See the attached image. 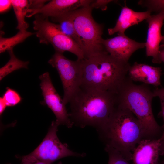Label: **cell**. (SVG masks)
Here are the masks:
<instances>
[{
	"instance_id": "6da1fadb",
	"label": "cell",
	"mask_w": 164,
	"mask_h": 164,
	"mask_svg": "<svg viewBox=\"0 0 164 164\" xmlns=\"http://www.w3.org/2000/svg\"><path fill=\"white\" fill-rule=\"evenodd\" d=\"M70 118L77 126L98 131L107 123L118 104L117 95L81 87L70 101Z\"/></svg>"
},
{
	"instance_id": "7a4b0ae2",
	"label": "cell",
	"mask_w": 164,
	"mask_h": 164,
	"mask_svg": "<svg viewBox=\"0 0 164 164\" xmlns=\"http://www.w3.org/2000/svg\"><path fill=\"white\" fill-rule=\"evenodd\" d=\"M81 87L108 91L117 95L127 77L131 65L118 59L106 50L80 60Z\"/></svg>"
},
{
	"instance_id": "3957f363",
	"label": "cell",
	"mask_w": 164,
	"mask_h": 164,
	"mask_svg": "<svg viewBox=\"0 0 164 164\" xmlns=\"http://www.w3.org/2000/svg\"><path fill=\"white\" fill-rule=\"evenodd\" d=\"M97 131L105 146L116 149L128 161L132 160V152L144 138L136 117L128 108L118 104L107 123Z\"/></svg>"
},
{
	"instance_id": "277c9868",
	"label": "cell",
	"mask_w": 164,
	"mask_h": 164,
	"mask_svg": "<svg viewBox=\"0 0 164 164\" xmlns=\"http://www.w3.org/2000/svg\"><path fill=\"white\" fill-rule=\"evenodd\" d=\"M146 84H136L128 76L117 94L118 104L128 108L136 117L142 126L144 138L158 139L162 128L152 112L153 91Z\"/></svg>"
},
{
	"instance_id": "5b68a950",
	"label": "cell",
	"mask_w": 164,
	"mask_h": 164,
	"mask_svg": "<svg viewBox=\"0 0 164 164\" xmlns=\"http://www.w3.org/2000/svg\"><path fill=\"white\" fill-rule=\"evenodd\" d=\"M91 4L64 14L72 22L82 42L84 58L105 50L102 44L103 27L92 17Z\"/></svg>"
},
{
	"instance_id": "8992f818",
	"label": "cell",
	"mask_w": 164,
	"mask_h": 164,
	"mask_svg": "<svg viewBox=\"0 0 164 164\" xmlns=\"http://www.w3.org/2000/svg\"><path fill=\"white\" fill-rule=\"evenodd\" d=\"M33 28L40 43L50 44L55 51L63 53L68 51L75 55L78 60L84 58L83 52L72 39L63 33L56 23L50 22L48 17L40 14L35 15Z\"/></svg>"
},
{
	"instance_id": "52a82bcc",
	"label": "cell",
	"mask_w": 164,
	"mask_h": 164,
	"mask_svg": "<svg viewBox=\"0 0 164 164\" xmlns=\"http://www.w3.org/2000/svg\"><path fill=\"white\" fill-rule=\"evenodd\" d=\"M48 63L58 73L64 91L63 103L66 105L69 103L81 86L82 74L80 60H71L63 53L55 51Z\"/></svg>"
},
{
	"instance_id": "ba28073f",
	"label": "cell",
	"mask_w": 164,
	"mask_h": 164,
	"mask_svg": "<svg viewBox=\"0 0 164 164\" xmlns=\"http://www.w3.org/2000/svg\"><path fill=\"white\" fill-rule=\"evenodd\" d=\"M59 125L56 121H53L42 142L30 154L40 161L50 164L67 157L85 156V153L74 152L69 149L67 144L60 141L57 135Z\"/></svg>"
},
{
	"instance_id": "9c48e42d",
	"label": "cell",
	"mask_w": 164,
	"mask_h": 164,
	"mask_svg": "<svg viewBox=\"0 0 164 164\" xmlns=\"http://www.w3.org/2000/svg\"><path fill=\"white\" fill-rule=\"evenodd\" d=\"M40 86L44 100L43 104L46 105L55 115L56 121L59 125L71 128L73 125L62 99L57 92L51 80L49 73L45 72L40 75Z\"/></svg>"
},
{
	"instance_id": "30bf717a",
	"label": "cell",
	"mask_w": 164,
	"mask_h": 164,
	"mask_svg": "<svg viewBox=\"0 0 164 164\" xmlns=\"http://www.w3.org/2000/svg\"><path fill=\"white\" fill-rule=\"evenodd\" d=\"M102 44L105 50L114 57L125 62L128 60L136 51L145 47V43L136 41L125 34H118L114 37L103 39Z\"/></svg>"
},
{
	"instance_id": "8fae6325",
	"label": "cell",
	"mask_w": 164,
	"mask_h": 164,
	"mask_svg": "<svg viewBox=\"0 0 164 164\" xmlns=\"http://www.w3.org/2000/svg\"><path fill=\"white\" fill-rule=\"evenodd\" d=\"M146 20L148 24L145 43L146 55L152 57L153 63H159V53L160 44L162 39L161 29L164 23V11L151 15Z\"/></svg>"
},
{
	"instance_id": "7c38bea8",
	"label": "cell",
	"mask_w": 164,
	"mask_h": 164,
	"mask_svg": "<svg viewBox=\"0 0 164 164\" xmlns=\"http://www.w3.org/2000/svg\"><path fill=\"white\" fill-rule=\"evenodd\" d=\"M94 0H53L42 7L36 10L28 9L26 17H30L36 14L50 18L55 17L67 12L90 5Z\"/></svg>"
},
{
	"instance_id": "4fadbf2b",
	"label": "cell",
	"mask_w": 164,
	"mask_h": 164,
	"mask_svg": "<svg viewBox=\"0 0 164 164\" xmlns=\"http://www.w3.org/2000/svg\"><path fill=\"white\" fill-rule=\"evenodd\" d=\"M161 145L160 138L142 139L133 151L132 160L134 164H159Z\"/></svg>"
},
{
	"instance_id": "5bb4252c",
	"label": "cell",
	"mask_w": 164,
	"mask_h": 164,
	"mask_svg": "<svg viewBox=\"0 0 164 164\" xmlns=\"http://www.w3.org/2000/svg\"><path fill=\"white\" fill-rule=\"evenodd\" d=\"M161 67L135 62L131 65L128 75L132 81H138L157 87L161 85Z\"/></svg>"
},
{
	"instance_id": "9a60e30c",
	"label": "cell",
	"mask_w": 164,
	"mask_h": 164,
	"mask_svg": "<svg viewBox=\"0 0 164 164\" xmlns=\"http://www.w3.org/2000/svg\"><path fill=\"white\" fill-rule=\"evenodd\" d=\"M151 13L147 10L142 12L135 11L125 5L122 9L115 26L108 29V34L110 35L116 33H118V34H124L128 28L146 20L151 15Z\"/></svg>"
},
{
	"instance_id": "2e32d148",
	"label": "cell",
	"mask_w": 164,
	"mask_h": 164,
	"mask_svg": "<svg viewBox=\"0 0 164 164\" xmlns=\"http://www.w3.org/2000/svg\"><path fill=\"white\" fill-rule=\"evenodd\" d=\"M51 18L52 21L57 23L56 24L60 30L75 41L83 52L82 42L77 34L71 20L64 14Z\"/></svg>"
},
{
	"instance_id": "e0dca14e",
	"label": "cell",
	"mask_w": 164,
	"mask_h": 164,
	"mask_svg": "<svg viewBox=\"0 0 164 164\" xmlns=\"http://www.w3.org/2000/svg\"><path fill=\"white\" fill-rule=\"evenodd\" d=\"M11 2L17 22L16 29L19 31L26 30L29 25L25 18L29 9V1L12 0Z\"/></svg>"
},
{
	"instance_id": "ac0fdd59",
	"label": "cell",
	"mask_w": 164,
	"mask_h": 164,
	"mask_svg": "<svg viewBox=\"0 0 164 164\" xmlns=\"http://www.w3.org/2000/svg\"><path fill=\"white\" fill-rule=\"evenodd\" d=\"M35 34L26 31H19L15 35L11 37H3L1 34L0 36V53H4L6 50L13 49L17 44L23 42L30 36Z\"/></svg>"
},
{
	"instance_id": "d6986e66",
	"label": "cell",
	"mask_w": 164,
	"mask_h": 164,
	"mask_svg": "<svg viewBox=\"0 0 164 164\" xmlns=\"http://www.w3.org/2000/svg\"><path fill=\"white\" fill-rule=\"evenodd\" d=\"M10 59L9 61L0 69V80L13 71L22 68H28V61H24L17 58L15 55L13 49L8 51Z\"/></svg>"
},
{
	"instance_id": "ffe728a7",
	"label": "cell",
	"mask_w": 164,
	"mask_h": 164,
	"mask_svg": "<svg viewBox=\"0 0 164 164\" xmlns=\"http://www.w3.org/2000/svg\"><path fill=\"white\" fill-rule=\"evenodd\" d=\"M104 149L109 156L108 164H130L115 149L106 145Z\"/></svg>"
},
{
	"instance_id": "44dd1931",
	"label": "cell",
	"mask_w": 164,
	"mask_h": 164,
	"mask_svg": "<svg viewBox=\"0 0 164 164\" xmlns=\"http://www.w3.org/2000/svg\"><path fill=\"white\" fill-rule=\"evenodd\" d=\"M138 4L142 6L146 7L150 12L158 13L164 11V0H141Z\"/></svg>"
},
{
	"instance_id": "7402d4cb",
	"label": "cell",
	"mask_w": 164,
	"mask_h": 164,
	"mask_svg": "<svg viewBox=\"0 0 164 164\" xmlns=\"http://www.w3.org/2000/svg\"><path fill=\"white\" fill-rule=\"evenodd\" d=\"M6 90L2 97L7 107H12L20 102L21 98L19 94L15 90L9 87Z\"/></svg>"
},
{
	"instance_id": "603a6c76",
	"label": "cell",
	"mask_w": 164,
	"mask_h": 164,
	"mask_svg": "<svg viewBox=\"0 0 164 164\" xmlns=\"http://www.w3.org/2000/svg\"><path fill=\"white\" fill-rule=\"evenodd\" d=\"M154 97H158L160 101L161 109L159 115L162 117L163 120V129L164 130V87L157 88L153 91Z\"/></svg>"
},
{
	"instance_id": "cb8c5ba5",
	"label": "cell",
	"mask_w": 164,
	"mask_h": 164,
	"mask_svg": "<svg viewBox=\"0 0 164 164\" xmlns=\"http://www.w3.org/2000/svg\"><path fill=\"white\" fill-rule=\"evenodd\" d=\"M21 161V164H50L40 161L30 154L20 158ZM56 164H62L60 161Z\"/></svg>"
},
{
	"instance_id": "d4e9b609",
	"label": "cell",
	"mask_w": 164,
	"mask_h": 164,
	"mask_svg": "<svg viewBox=\"0 0 164 164\" xmlns=\"http://www.w3.org/2000/svg\"><path fill=\"white\" fill-rule=\"evenodd\" d=\"M112 1L110 0H94L91 5L93 8H100L102 10H105L107 9V5Z\"/></svg>"
},
{
	"instance_id": "484cf974",
	"label": "cell",
	"mask_w": 164,
	"mask_h": 164,
	"mask_svg": "<svg viewBox=\"0 0 164 164\" xmlns=\"http://www.w3.org/2000/svg\"><path fill=\"white\" fill-rule=\"evenodd\" d=\"M48 1L45 0H29V9L36 10L41 8Z\"/></svg>"
},
{
	"instance_id": "4316f807",
	"label": "cell",
	"mask_w": 164,
	"mask_h": 164,
	"mask_svg": "<svg viewBox=\"0 0 164 164\" xmlns=\"http://www.w3.org/2000/svg\"><path fill=\"white\" fill-rule=\"evenodd\" d=\"M12 6L11 0H0V12L1 13L5 12L9 10Z\"/></svg>"
},
{
	"instance_id": "83f0119b",
	"label": "cell",
	"mask_w": 164,
	"mask_h": 164,
	"mask_svg": "<svg viewBox=\"0 0 164 164\" xmlns=\"http://www.w3.org/2000/svg\"><path fill=\"white\" fill-rule=\"evenodd\" d=\"M159 63L162 62L164 63V45L162 44L159 46Z\"/></svg>"
},
{
	"instance_id": "f1b7e54d",
	"label": "cell",
	"mask_w": 164,
	"mask_h": 164,
	"mask_svg": "<svg viewBox=\"0 0 164 164\" xmlns=\"http://www.w3.org/2000/svg\"><path fill=\"white\" fill-rule=\"evenodd\" d=\"M7 106L2 97H0V115H2Z\"/></svg>"
},
{
	"instance_id": "f546056e",
	"label": "cell",
	"mask_w": 164,
	"mask_h": 164,
	"mask_svg": "<svg viewBox=\"0 0 164 164\" xmlns=\"http://www.w3.org/2000/svg\"><path fill=\"white\" fill-rule=\"evenodd\" d=\"M160 139L161 142H164V130H163V133L160 138Z\"/></svg>"
},
{
	"instance_id": "4dcf8cb0",
	"label": "cell",
	"mask_w": 164,
	"mask_h": 164,
	"mask_svg": "<svg viewBox=\"0 0 164 164\" xmlns=\"http://www.w3.org/2000/svg\"><path fill=\"white\" fill-rule=\"evenodd\" d=\"M161 151L164 153V142H161Z\"/></svg>"
},
{
	"instance_id": "1f68e13d",
	"label": "cell",
	"mask_w": 164,
	"mask_h": 164,
	"mask_svg": "<svg viewBox=\"0 0 164 164\" xmlns=\"http://www.w3.org/2000/svg\"><path fill=\"white\" fill-rule=\"evenodd\" d=\"M161 43H162V44L164 45V35H163L162 39L161 42Z\"/></svg>"
},
{
	"instance_id": "d6a6232c",
	"label": "cell",
	"mask_w": 164,
	"mask_h": 164,
	"mask_svg": "<svg viewBox=\"0 0 164 164\" xmlns=\"http://www.w3.org/2000/svg\"><path fill=\"white\" fill-rule=\"evenodd\" d=\"M159 164H164V160L162 161Z\"/></svg>"
},
{
	"instance_id": "836d02e7",
	"label": "cell",
	"mask_w": 164,
	"mask_h": 164,
	"mask_svg": "<svg viewBox=\"0 0 164 164\" xmlns=\"http://www.w3.org/2000/svg\"><path fill=\"white\" fill-rule=\"evenodd\" d=\"M11 164V163H8V164Z\"/></svg>"
}]
</instances>
